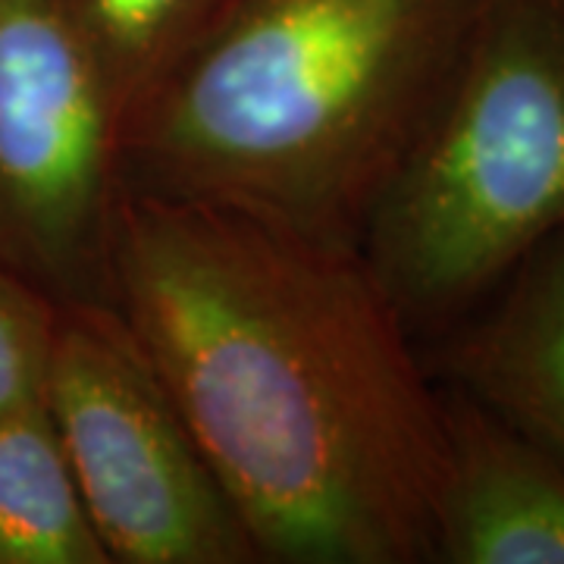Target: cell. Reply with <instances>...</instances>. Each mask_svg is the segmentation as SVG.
<instances>
[{
  "label": "cell",
  "instance_id": "1",
  "mask_svg": "<svg viewBox=\"0 0 564 564\" xmlns=\"http://www.w3.org/2000/svg\"><path fill=\"white\" fill-rule=\"evenodd\" d=\"M110 299L261 562H430L443 392L358 248L122 192Z\"/></svg>",
  "mask_w": 564,
  "mask_h": 564
},
{
  "label": "cell",
  "instance_id": "2",
  "mask_svg": "<svg viewBox=\"0 0 564 564\" xmlns=\"http://www.w3.org/2000/svg\"><path fill=\"white\" fill-rule=\"evenodd\" d=\"M477 0H229L122 129V192L358 248Z\"/></svg>",
  "mask_w": 564,
  "mask_h": 564
},
{
  "label": "cell",
  "instance_id": "3",
  "mask_svg": "<svg viewBox=\"0 0 564 564\" xmlns=\"http://www.w3.org/2000/svg\"><path fill=\"white\" fill-rule=\"evenodd\" d=\"M558 232L564 0H477L358 251L423 348Z\"/></svg>",
  "mask_w": 564,
  "mask_h": 564
},
{
  "label": "cell",
  "instance_id": "4",
  "mask_svg": "<svg viewBox=\"0 0 564 564\" xmlns=\"http://www.w3.org/2000/svg\"><path fill=\"white\" fill-rule=\"evenodd\" d=\"M44 411L107 562H261L173 392L113 302L61 304Z\"/></svg>",
  "mask_w": 564,
  "mask_h": 564
},
{
  "label": "cell",
  "instance_id": "5",
  "mask_svg": "<svg viewBox=\"0 0 564 564\" xmlns=\"http://www.w3.org/2000/svg\"><path fill=\"white\" fill-rule=\"evenodd\" d=\"M122 120L61 0H0V267L113 302Z\"/></svg>",
  "mask_w": 564,
  "mask_h": 564
},
{
  "label": "cell",
  "instance_id": "6",
  "mask_svg": "<svg viewBox=\"0 0 564 564\" xmlns=\"http://www.w3.org/2000/svg\"><path fill=\"white\" fill-rule=\"evenodd\" d=\"M440 383V380H436ZM430 562L564 564V464L452 386Z\"/></svg>",
  "mask_w": 564,
  "mask_h": 564
},
{
  "label": "cell",
  "instance_id": "7",
  "mask_svg": "<svg viewBox=\"0 0 564 564\" xmlns=\"http://www.w3.org/2000/svg\"><path fill=\"white\" fill-rule=\"evenodd\" d=\"M430 373L564 464V232L545 239L464 321L423 345Z\"/></svg>",
  "mask_w": 564,
  "mask_h": 564
},
{
  "label": "cell",
  "instance_id": "8",
  "mask_svg": "<svg viewBox=\"0 0 564 564\" xmlns=\"http://www.w3.org/2000/svg\"><path fill=\"white\" fill-rule=\"evenodd\" d=\"M0 564H110L44 402L0 417Z\"/></svg>",
  "mask_w": 564,
  "mask_h": 564
},
{
  "label": "cell",
  "instance_id": "9",
  "mask_svg": "<svg viewBox=\"0 0 564 564\" xmlns=\"http://www.w3.org/2000/svg\"><path fill=\"white\" fill-rule=\"evenodd\" d=\"M122 129L207 35L229 0H61Z\"/></svg>",
  "mask_w": 564,
  "mask_h": 564
},
{
  "label": "cell",
  "instance_id": "10",
  "mask_svg": "<svg viewBox=\"0 0 564 564\" xmlns=\"http://www.w3.org/2000/svg\"><path fill=\"white\" fill-rule=\"evenodd\" d=\"M61 302L0 267V417L44 402Z\"/></svg>",
  "mask_w": 564,
  "mask_h": 564
}]
</instances>
